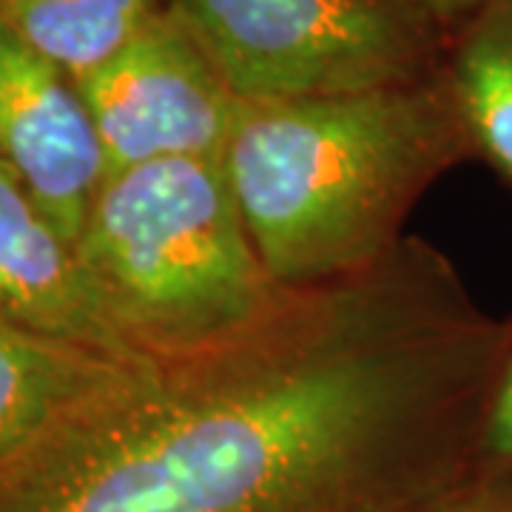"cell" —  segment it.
<instances>
[{
  "label": "cell",
  "instance_id": "8fae6325",
  "mask_svg": "<svg viewBox=\"0 0 512 512\" xmlns=\"http://www.w3.org/2000/svg\"><path fill=\"white\" fill-rule=\"evenodd\" d=\"M478 450L487 458H493L495 464L512 467V336L498 367L487 407H484V419L478 430Z\"/></svg>",
  "mask_w": 512,
  "mask_h": 512
},
{
  "label": "cell",
  "instance_id": "5b68a950",
  "mask_svg": "<svg viewBox=\"0 0 512 512\" xmlns=\"http://www.w3.org/2000/svg\"><path fill=\"white\" fill-rule=\"evenodd\" d=\"M77 86L109 174L157 160L220 157L239 111L214 63L168 9Z\"/></svg>",
  "mask_w": 512,
  "mask_h": 512
},
{
  "label": "cell",
  "instance_id": "9c48e42d",
  "mask_svg": "<svg viewBox=\"0 0 512 512\" xmlns=\"http://www.w3.org/2000/svg\"><path fill=\"white\" fill-rule=\"evenodd\" d=\"M439 77L470 154L512 183V0H490L447 37Z\"/></svg>",
  "mask_w": 512,
  "mask_h": 512
},
{
  "label": "cell",
  "instance_id": "3957f363",
  "mask_svg": "<svg viewBox=\"0 0 512 512\" xmlns=\"http://www.w3.org/2000/svg\"><path fill=\"white\" fill-rule=\"evenodd\" d=\"M77 254L128 348L154 362L217 348L291 293L256 254L220 157L109 174Z\"/></svg>",
  "mask_w": 512,
  "mask_h": 512
},
{
  "label": "cell",
  "instance_id": "277c9868",
  "mask_svg": "<svg viewBox=\"0 0 512 512\" xmlns=\"http://www.w3.org/2000/svg\"><path fill=\"white\" fill-rule=\"evenodd\" d=\"M239 103L376 92L439 72L447 32L376 0H165Z\"/></svg>",
  "mask_w": 512,
  "mask_h": 512
},
{
  "label": "cell",
  "instance_id": "7c38bea8",
  "mask_svg": "<svg viewBox=\"0 0 512 512\" xmlns=\"http://www.w3.org/2000/svg\"><path fill=\"white\" fill-rule=\"evenodd\" d=\"M382 6L399 9L404 15L439 26L441 32L453 35L464 20H470L490 0H376Z\"/></svg>",
  "mask_w": 512,
  "mask_h": 512
},
{
  "label": "cell",
  "instance_id": "30bf717a",
  "mask_svg": "<svg viewBox=\"0 0 512 512\" xmlns=\"http://www.w3.org/2000/svg\"><path fill=\"white\" fill-rule=\"evenodd\" d=\"M165 9V0H0V23L74 80L86 77Z\"/></svg>",
  "mask_w": 512,
  "mask_h": 512
},
{
  "label": "cell",
  "instance_id": "8992f818",
  "mask_svg": "<svg viewBox=\"0 0 512 512\" xmlns=\"http://www.w3.org/2000/svg\"><path fill=\"white\" fill-rule=\"evenodd\" d=\"M0 163L77 245L109 177L80 86L0 23Z\"/></svg>",
  "mask_w": 512,
  "mask_h": 512
},
{
  "label": "cell",
  "instance_id": "4fadbf2b",
  "mask_svg": "<svg viewBox=\"0 0 512 512\" xmlns=\"http://www.w3.org/2000/svg\"><path fill=\"white\" fill-rule=\"evenodd\" d=\"M393 512H512V495L498 493H464L444 495L441 501L407 504Z\"/></svg>",
  "mask_w": 512,
  "mask_h": 512
},
{
  "label": "cell",
  "instance_id": "52a82bcc",
  "mask_svg": "<svg viewBox=\"0 0 512 512\" xmlns=\"http://www.w3.org/2000/svg\"><path fill=\"white\" fill-rule=\"evenodd\" d=\"M154 365L0 319V484Z\"/></svg>",
  "mask_w": 512,
  "mask_h": 512
},
{
  "label": "cell",
  "instance_id": "ba28073f",
  "mask_svg": "<svg viewBox=\"0 0 512 512\" xmlns=\"http://www.w3.org/2000/svg\"><path fill=\"white\" fill-rule=\"evenodd\" d=\"M0 319L46 336L137 356L111 319L77 245L0 163ZM154 362V359H151Z\"/></svg>",
  "mask_w": 512,
  "mask_h": 512
},
{
  "label": "cell",
  "instance_id": "6da1fadb",
  "mask_svg": "<svg viewBox=\"0 0 512 512\" xmlns=\"http://www.w3.org/2000/svg\"><path fill=\"white\" fill-rule=\"evenodd\" d=\"M512 325L404 237L362 274L157 362L0 484V512H393L478 436Z\"/></svg>",
  "mask_w": 512,
  "mask_h": 512
},
{
  "label": "cell",
  "instance_id": "7a4b0ae2",
  "mask_svg": "<svg viewBox=\"0 0 512 512\" xmlns=\"http://www.w3.org/2000/svg\"><path fill=\"white\" fill-rule=\"evenodd\" d=\"M464 154L436 72L376 92L239 103L220 163L265 271L302 291L393 254L413 205Z\"/></svg>",
  "mask_w": 512,
  "mask_h": 512
}]
</instances>
